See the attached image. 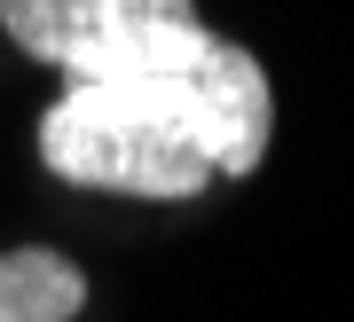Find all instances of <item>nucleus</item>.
Returning <instances> with one entry per match:
<instances>
[{"label": "nucleus", "instance_id": "obj_3", "mask_svg": "<svg viewBox=\"0 0 354 322\" xmlns=\"http://www.w3.org/2000/svg\"><path fill=\"white\" fill-rule=\"evenodd\" d=\"M87 314V267L55 244L0 252V322H79Z\"/></svg>", "mask_w": 354, "mask_h": 322}, {"label": "nucleus", "instance_id": "obj_2", "mask_svg": "<svg viewBox=\"0 0 354 322\" xmlns=\"http://www.w3.org/2000/svg\"><path fill=\"white\" fill-rule=\"evenodd\" d=\"M0 32L24 63H48L64 87L197 71L228 48V32L197 16V0H0Z\"/></svg>", "mask_w": 354, "mask_h": 322}, {"label": "nucleus", "instance_id": "obj_1", "mask_svg": "<svg viewBox=\"0 0 354 322\" xmlns=\"http://www.w3.org/2000/svg\"><path fill=\"white\" fill-rule=\"evenodd\" d=\"M276 142V87L252 48H228L197 71L150 79H71L32 126V149L64 189L134 205H189L213 181H252Z\"/></svg>", "mask_w": 354, "mask_h": 322}]
</instances>
